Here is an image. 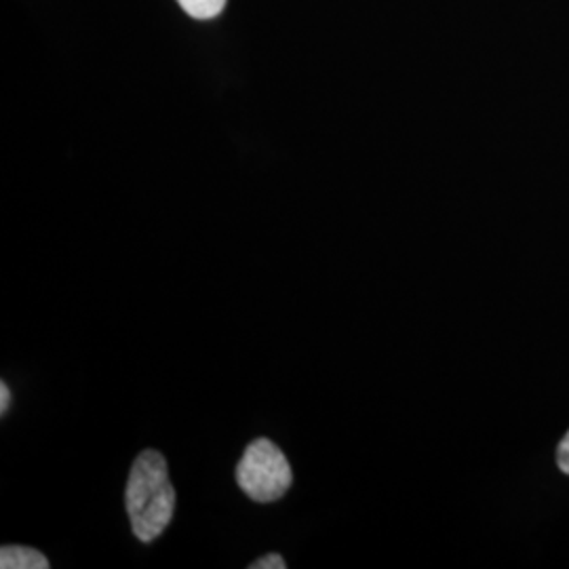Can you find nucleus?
<instances>
[{"label": "nucleus", "instance_id": "obj_1", "mask_svg": "<svg viewBox=\"0 0 569 569\" xmlns=\"http://www.w3.org/2000/svg\"><path fill=\"white\" fill-rule=\"evenodd\" d=\"M176 502L178 493L169 481L163 453L146 449L136 458L124 488V507L133 536L143 545L161 538L173 519Z\"/></svg>", "mask_w": 569, "mask_h": 569}, {"label": "nucleus", "instance_id": "obj_2", "mask_svg": "<svg viewBox=\"0 0 569 569\" xmlns=\"http://www.w3.org/2000/svg\"><path fill=\"white\" fill-rule=\"evenodd\" d=\"M237 483L253 502L270 505L281 500L293 483V472L283 449L270 439L249 443L237 467Z\"/></svg>", "mask_w": 569, "mask_h": 569}, {"label": "nucleus", "instance_id": "obj_3", "mask_svg": "<svg viewBox=\"0 0 569 569\" xmlns=\"http://www.w3.org/2000/svg\"><path fill=\"white\" fill-rule=\"evenodd\" d=\"M0 568L2 569H47L49 561L41 550L32 547L4 545L0 549Z\"/></svg>", "mask_w": 569, "mask_h": 569}, {"label": "nucleus", "instance_id": "obj_4", "mask_svg": "<svg viewBox=\"0 0 569 569\" xmlns=\"http://www.w3.org/2000/svg\"><path fill=\"white\" fill-rule=\"evenodd\" d=\"M178 4L194 20H211L224 11L226 0H178Z\"/></svg>", "mask_w": 569, "mask_h": 569}, {"label": "nucleus", "instance_id": "obj_5", "mask_svg": "<svg viewBox=\"0 0 569 569\" xmlns=\"http://www.w3.org/2000/svg\"><path fill=\"white\" fill-rule=\"evenodd\" d=\"M287 568V563H284L283 557L281 555H277V552H270V555H264L262 559H258L256 563H251L249 569H284Z\"/></svg>", "mask_w": 569, "mask_h": 569}, {"label": "nucleus", "instance_id": "obj_6", "mask_svg": "<svg viewBox=\"0 0 569 569\" xmlns=\"http://www.w3.org/2000/svg\"><path fill=\"white\" fill-rule=\"evenodd\" d=\"M557 465L566 475H569V432L566 435V439L561 441L559 449H557Z\"/></svg>", "mask_w": 569, "mask_h": 569}, {"label": "nucleus", "instance_id": "obj_7", "mask_svg": "<svg viewBox=\"0 0 569 569\" xmlns=\"http://www.w3.org/2000/svg\"><path fill=\"white\" fill-rule=\"evenodd\" d=\"M9 403H11V390L7 387V382H0V416L7 413Z\"/></svg>", "mask_w": 569, "mask_h": 569}]
</instances>
